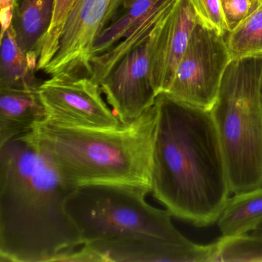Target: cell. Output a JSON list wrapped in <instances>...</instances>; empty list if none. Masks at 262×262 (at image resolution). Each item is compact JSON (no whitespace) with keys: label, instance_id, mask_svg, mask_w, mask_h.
<instances>
[{"label":"cell","instance_id":"6da1fadb","mask_svg":"<svg viewBox=\"0 0 262 262\" xmlns=\"http://www.w3.org/2000/svg\"><path fill=\"white\" fill-rule=\"evenodd\" d=\"M153 145V197L172 216L199 228L217 222L231 194L211 110L162 93Z\"/></svg>","mask_w":262,"mask_h":262},{"label":"cell","instance_id":"7a4b0ae2","mask_svg":"<svg viewBox=\"0 0 262 262\" xmlns=\"http://www.w3.org/2000/svg\"><path fill=\"white\" fill-rule=\"evenodd\" d=\"M73 190L29 133L0 145V261H66L82 246Z\"/></svg>","mask_w":262,"mask_h":262},{"label":"cell","instance_id":"3957f363","mask_svg":"<svg viewBox=\"0 0 262 262\" xmlns=\"http://www.w3.org/2000/svg\"><path fill=\"white\" fill-rule=\"evenodd\" d=\"M157 110L116 128H67L35 125L31 139L70 188L92 184H122L151 191L153 145Z\"/></svg>","mask_w":262,"mask_h":262},{"label":"cell","instance_id":"277c9868","mask_svg":"<svg viewBox=\"0 0 262 262\" xmlns=\"http://www.w3.org/2000/svg\"><path fill=\"white\" fill-rule=\"evenodd\" d=\"M262 57L231 60L211 108L231 194L262 186Z\"/></svg>","mask_w":262,"mask_h":262},{"label":"cell","instance_id":"5b68a950","mask_svg":"<svg viewBox=\"0 0 262 262\" xmlns=\"http://www.w3.org/2000/svg\"><path fill=\"white\" fill-rule=\"evenodd\" d=\"M151 189L122 184H92L74 188L66 209L76 225L82 245L101 242L154 237L190 245L174 227L172 214L145 200Z\"/></svg>","mask_w":262,"mask_h":262},{"label":"cell","instance_id":"8992f818","mask_svg":"<svg viewBox=\"0 0 262 262\" xmlns=\"http://www.w3.org/2000/svg\"><path fill=\"white\" fill-rule=\"evenodd\" d=\"M225 35L199 19L167 95L179 102L211 110L231 59Z\"/></svg>","mask_w":262,"mask_h":262},{"label":"cell","instance_id":"52a82bcc","mask_svg":"<svg viewBox=\"0 0 262 262\" xmlns=\"http://www.w3.org/2000/svg\"><path fill=\"white\" fill-rule=\"evenodd\" d=\"M38 92L47 123L81 128H116L122 124L104 101L99 85L89 76H51Z\"/></svg>","mask_w":262,"mask_h":262},{"label":"cell","instance_id":"ba28073f","mask_svg":"<svg viewBox=\"0 0 262 262\" xmlns=\"http://www.w3.org/2000/svg\"><path fill=\"white\" fill-rule=\"evenodd\" d=\"M166 16L149 37L121 58L99 83L107 102L122 124L139 119L156 103L158 94L151 79V57Z\"/></svg>","mask_w":262,"mask_h":262},{"label":"cell","instance_id":"9c48e42d","mask_svg":"<svg viewBox=\"0 0 262 262\" xmlns=\"http://www.w3.org/2000/svg\"><path fill=\"white\" fill-rule=\"evenodd\" d=\"M216 242L179 245L154 237L101 242L82 245L66 262H214Z\"/></svg>","mask_w":262,"mask_h":262},{"label":"cell","instance_id":"30bf717a","mask_svg":"<svg viewBox=\"0 0 262 262\" xmlns=\"http://www.w3.org/2000/svg\"><path fill=\"white\" fill-rule=\"evenodd\" d=\"M112 0H77L70 11L54 57L44 73L89 76L95 41Z\"/></svg>","mask_w":262,"mask_h":262},{"label":"cell","instance_id":"8fae6325","mask_svg":"<svg viewBox=\"0 0 262 262\" xmlns=\"http://www.w3.org/2000/svg\"><path fill=\"white\" fill-rule=\"evenodd\" d=\"M197 21L190 0H176L161 27L151 57V79L158 96L169 89Z\"/></svg>","mask_w":262,"mask_h":262},{"label":"cell","instance_id":"7c38bea8","mask_svg":"<svg viewBox=\"0 0 262 262\" xmlns=\"http://www.w3.org/2000/svg\"><path fill=\"white\" fill-rule=\"evenodd\" d=\"M176 0H112L95 41L93 58L108 51L153 13Z\"/></svg>","mask_w":262,"mask_h":262},{"label":"cell","instance_id":"4fadbf2b","mask_svg":"<svg viewBox=\"0 0 262 262\" xmlns=\"http://www.w3.org/2000/svg\"><path fill=\"white\" fill-rule=\"evenodd\" d=\"M38 90L0 89V145L28 134L45 120Z\"/></svg>","mask_w":262,"mask_h":262},{"label":"cell","instance_id":"5bb4252c","mask_svg":"<svg viewBox=\"0 0 262 262\" xmlns=\"http://www.w3.org/2000/svg\"><path fill=\"white\" fill-rule=\"evenodd\" d=\"M54 5L55 0H15L12 27L23 50L37 62Z\"/></svg>","mask_w":262,"mask_h":262},{"label":"cell","instance_id":"9a60e30c","mask_svg":"<svg viewBox=\"0 0 262 262\" xmlns=\"http://www.w3.org/2000/svg\"><path fill=\"white\" fill-rule=\"evenodd\" d=\"M37 71L38 62L23 50L11 26L1 35L0 89L38 90Z\"/></svg>","mask_w":262,"mask_h":262},{"label":"cell","instance_id":"2e32d148","mask_svg":"<svg viewBox=\"0 0 262 262\" xmlns=\"http://www.w3.org/2000/svg\"><path fill=\"white\" fill-rule=\"evenodd\" d=\"M262 223V186L234 194L217 221L222 238L248 234Z\"/></svg>","mask_w":262,"mask_h":262},{"label":"cell","instance_id":"e0dca14e","mask_svg":"<svg viewBox=\"0 0 262 262\" xmlns=\"http://www.w3.org/2000/svg\"><path fill=\"white\" fill-rule=\"evenodd\" d=\"M225 38L231 60L262 57V4Z\"/></svg>","mask_w":262,"mask_h":262},{"label":"cell","instance_id":"ac0fdd59","mask_svg":"<svg viewBox=\"0 0 262 262\" xmlns=\"http://www.w3.org/2000/svg\"><path fill=\"white\" fill-rule=\"evenodd\" d=\"M217 243L214 262L262 261V234H242L222 238Z\"/></svg>","mask_w":262,"mask_h":262},{"label":"cell","instance_id":"d6986e66","mask_svg":"<svg viewBox=\"0 0 262 262\" xmlns=\"http://www.w3.org/2000/svg\"><path fill=\"white\" fill-rule=\"evenodd\" d=\"M77 0H55L53 18L42 41L38 61V71H44L54 57L64 25Z\"/></svg>","mask_w":262,"mask_h":262},{"label":"cell","instance_id":"ffe728a7","mask_svg":"<svg viewBox=\"0 0 262 262\" xmlns=\"http://www.w3.org/2000/svg\"><path fill=\"white\" fill-rule=\"evenodd\" d=\"M227 32L233 31L262 4L261 0H220Z\"/></svg>","mask_w":262,"mask_h":262},{"label":"cell","instance_id":"44dd1931","mask_svg":"<svg viewBox=\"0 0 262 262\" xmlns=\"http://www.w3.org/2000/svg\"><path fill=\"white\" fill-rule=\"evenodd\" d=\"M198 19L207 27L214 29L226 36V27L220 0H190Z\"/></svg>","mask_w":262,"mask_h":262},{"label":"cell","instance_id":"7402d4cb","mask_svg":"<svg viewBox=\"0 0 262 262\" xmlns=\"http://www.w3.org/2000/svg\"><path fill=\"white\" fill-rule=\"evenodd\" d=\"M253 234H262V223L257 227V229L254 230V231H252Z\"/></svg>","mask_w":262,"mask_h":262},{"label":"cell","instance_id":"603a6c76","mask_svg":"<svg viewBox=\"0 0 262 262\" xmlns=\"http://www.w3.org/2000/svg\"><path fill=\"white\" fill-rule=\"evenodd\" d=\"M261 94H262V78H261Z\"/></svg>","mask_w":262,"mask_h":262},{"label":"cell","instance_id":"cb8c5ba5","mask_svg":"<svg viewBox=\"0 0 262 262\" xmlns=\"http://www.w3.org/2000/svg\"><path fill=\"white\" fill-rule=\"evenodd\" d=\"M261 2H262V0H261Z\"/></svg>","mask_w":262,"mask_h":262}]
</instances>
